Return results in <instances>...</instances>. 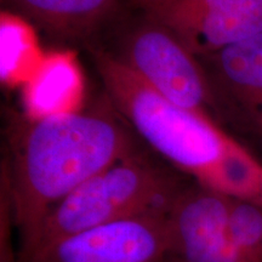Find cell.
<instances>
[{"label":"cell","mask_w":262,"mask_h":262,"mask_svg":"<svg viewBox=\"0 0 262 262\" xmlns=\"http://www.w3.org/2000/svg\"><path fill=\"white\" fill-rule=\"evenodd\" d=\"M107 97L117 113L173 166L214 189L226 168L247 150L209 113L175 104L116 55L91 49Z\"/></svg>","instance_id":"7a4b0ae2"},{"label":"cell","mask_w":262,"mask_h":262,"mask_svg":"<svg viewBox=\"0 0 262 262\" xmlns=\"http://www.w3.org/2000/svg\"><path fill=\"white\" fill-rule=\"evenodd\" d=\"M229 233L242 262H262V206L231 199Z\"/></svg>","instance_id":"30bf717a"},{"label":"cell","mask_w":262,"mask_h":262,"mask_svg":"<svg viewBox=\"0 0 262 262\" xmlns=\"http://www.w3.org/2000/svg\"><path fill=\"white\" fill-rule=\"evenodd\" d=\"M187 185L133 152L75 188L49 212L21 262L37 249L86 229L149 215H168Z\"/></svg>","instance_id":"3957f363"},{"label":"cell","mask_w":262,"mask_h":262,"mask_svg":"<svg viewBox=\"0 0 262 262\" xmlns=\"http://www.w3.org/2000/svg\"><path fill=\"white\" fill-rule=\"evenodd\" d=\"M134 2H135V0H134Z\"/></svg>","instance_id":"7c38bea8"},{"label":"cell","mask_w":262,"mask_h":262,"mask_svg":"<svg viewBox=\"0 0 262 262\" xmlns=\"http://www.w3.org/2000/svg\"><path fill=\"white\" fill-rule=\"evenodd\" d=\"M257 131H260V133H262V120L260 122V124H258V126H257V129H256Z\"/></svg>","instance_id":"8fae6325"},{"label":"cell","mask_w":262,"mask_h":262,"mask_svg":"<svg viewBox=\"0 0 262 262\" xmlns=\"http://www.w3.org/2000/svg\"><path fill=\"white\" fill-rule=\"evenodd\" d=\"M196 57L262 32V0H135Z\"/></svg>","instance_id":"5b68a950"},{"label":"cell","mask_w":262,"mask_h":262,"mask_svg":"<svg viewBox=\"0 0 262 262\" xmlns=\"http://www.w3.org/2000/svg\"><path fill=\"white\" fill-rule=\"evenodd\" d=\"M168 215L86 229L37 249L22 262H165L170 249Z\"/></svg>","instance_id":"8992f818"},{"label":"cell","mask_w":262,"mask_h":262,"mask_svg":"<svg viewBox=\"0 0 262 262\" xmlns=\"http://www.w3.org/2000/svg\"><path fill=\"white\" fill-rule=\"evenodd\" d=\"M116 56L169 101L210 114V91L198 58L164 26L146 18Z\"/></svg>","instance_id":"277c9868"},{"label":"cell","mask_w":262,"mask_h":262,"mask_svg":"<svg viewBox=\"0 0 262 262\" xmlns=\"http://www.w3.org/2000/svg\"><path fill=\"white\" fill-rule=\"evenodd\" d=\"M231 198L186 186L168 215L169 256L176 262H242L229 233Z\"/></svg>","instance_id":"52a82bcc"},{"label":"cell","mask_w":262,"mask_h":262,"mask_svg":"<svg viewBox=\"0 0 262 262\" xmlns=\"http://www.w3.org/2000/svg\"><path fill=\"white\" fill-rule=\"evenodd\" d=\"M10 8L63 37H84L116 11L118 0H3Z\"/></svg>","instance_id":"9c48e42d"},{"label":"cell","mask_w":262,"mask_h":262,"mask_svg":"<svg viewBox=\"0 0 262 262\" xmlns=\"http://www.w3.org/2000/svg\"><path fill=\"white\" fill-rule=\"evenodd\" d=\"M196 58L212 110L256 130L262 120V32Z\"/></svg>","instance_id":"ba28073f"},{"label":"cell","mask_w":262,"mask_h":262,"mask_svg":"<svg viewBox=\"0 0 262 262\" xmlns=\"http://www.w3.org/2000/svg\"><path fill=\"white\" fill-rule=\"evenodd\" d=\"M133 152L129 134L103 108L45 114L29 124L4 172L21 256L62 199Z\"/></svg>","instance_id":"6da1fadb"}]
</instances>
